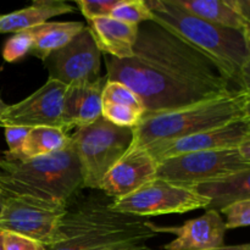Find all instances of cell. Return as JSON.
<instances>
[{
    "mask_svg": "<svg viewBox=\"0 0 250 250\" xmlns=\"http://www.w3.org/2000/svg\"><path fill=\"white\" fill-rule=\"evenodd\" d=\"M105 65L107 80L138 95L144 115L180 109L237 89L204 53L154 21L138 26L133 58L117 60L105 55Z\"/></svg>",
    "mask_w": 250,
    "mask_h": 250,
    "instance_id": "6da1fadb",
    "label": "cell"
},
{
    "mask_svg": "<svg viewBox=\"0 0 250 250\" xmlns=\"http://www.w3.org/2000/svg\"><path fill=\"white\" fill-rule=\"evenodd\" d=\"M80 163L72 143L63 150L22 160L0 158V189L67 205L83 189Z\"/></svg>",
    "mask_w": 250,
    "mask_h": 250,
    "instance_id": "7a4b0ae2",
    "label": "cell"
},
{
    "mask_svg": "<svg viewBox=\"0 0 250 250\" xmlns=\"http://www.w3.org/2000/svg\"><path fill=\"white\" fill-rule=\"evenodd\" d=\"M146 4L154 22L167 27L204 53L231 84H238L242 68L250 59L243 32L193 16L171 0H150Z\"/></svg>",
    "mask_w": 250,
    "mask_h": 250,
    "instance_id": "3957f363",
    "label": "cell"
},
{
    "mask_svg": "<svg viewBox=\"0 0 250 250\" xmlns=\"http://www.w3.org/2000/svg\"><path fill=\"white\" fill-rule=\"evenodd\" d=\"M248 94L233 89L227 94L159 114L144 115L133 128L131 148H146L243 119Z\"/></svg>",
    "mask_w": 250,
    "mask_h": 250,
    "instance_id": "277c9868",
    "label": "cell"
},
{
    "mask_svg": "<svg viewBox=\"0 0 250 250\" xmlns=\"http://www.w3.org/2000/svg\"><path fill=\"white\" fill-rule=\"evenodd\" d=\"M80 163L83 187L99 190L107 171L126 154L133 141V128L120 127L100 117L71 136Z\"/></svg>",
    "mask_w": 250,
    "mask_h": 250,
    "instance_id": "5b68a950",
    "label": "cell"
},
{
    "mask_svg": "<svg viewBox=\"0 0 250 250\" xmlns=\"http://www.w3.org/2000/svg\"><path fill=\"white\" fill-rule=\"evenodd\" d=\"M112 198L104 193L80 194L67 204L60 227L61 241L48 250H84L100 238L122 214L112 211Z\"/></svg>",
    "mask_w": 250,
    "mask_h": 250,
    "instance_id": "8992f818",
    "label": "cell"
},
{
    "mask_svg": "<svg viewBox=\"0 0 250 250\" xmlns=\"http://www.w3.org/2000/svg\"><path fill=\"white\" fill-rule=\"evenodd\" d=\"M67 205L26 195H7L0 211V229L22 234L51 247L61 241Z\"/></svg>",
    "mask_w": 250,
    "mask_h": 250,
    "instance_id": "52a82bcc",
    "label": "cell"
},
{
    "mask_svg": "<svg viewBox=\"0 0 250 250\" xmlns=\"http://www.w3.org/2000/svg\"><path fill=\"white\" fill-rule=\"evenodd\" d=\"M249 167L238 148L199 151L160 161L155 178L181 187L194 188Z\"/></svg>",
    "mask_w": 250,
    "mask_h": 250,
    "instance_id": "ba28073f",
    "label": "cell"
},
{
    "mask_svg": "<svg viewBox=\"0 0 250 250\" xmlns=\"http://www.w3.org/2000/svg\"><path fill=\"white\" fill-rule=\"evenodd\" d=\"M210 200L192 188L181 187L161 180H153L125 197L112 200L110 209L136 217L183 214L209 207Z\"/></svg>",
    "mask_w": 250,
    "mask_h": 250,
    "instance_id": "9c48e42d",
    "label": "cell"
},
{
    "mask_svg": "<svg viewBox=\"0 0 250 250\" xmlns=\"http://www.w3.org/2000/svg\"><path fill=\"white\" fill-rule=\"evenodd\" d=\"M49 78L66 87L99 80L102 51L87 26L63 48L51 53L44 61Z\"/></svg>",
    "mask_w": 250,
    "mask_h": 250,
    "instance_id": "30bf717a",
    "label": "cell"
},
{
    "mask_svg": "<svg viewBox=\"0 0 250 250\" xmlns=\"http://www.w3.org/2000/svg\"><path fill=\"white\" fill-rule=\"evenodd\" d=\"M66 88L62 83L49 78L26 99L14 105H7L0 115V127H56L63 129Z\"/></svg>",
    "mask_w": 250,
    "mask_h": 250,
    "instance_id": "8fae6325",
    "label": "cell"
},
{
    "mask_svg": "<svg viewBox=\"0 0 250 250\" xmlns=\"http://www.w3.org/2000/svg\"><path fill=\"white\" fill-rule=\"evenodd\" d=\"M250 137V128L246 117L236 120L224 126L210 128L199 133L190 134L172 141L159 142L146 146L148 153L158 161L185 154L209 150L236 149Z\"/></svg>",
    "mask_w": 250,
    "mask_h": 250,
    "instance_id": "7c38bea8",
    "label": "cell"
},
{
    "mask_svg": "<svg viewBox=\"0 0 250 250\" xmlns=\"http://www.w3.org/2000/svg\"><path fill=\"white\" fill-rule=\"evenodd\" d=\"M158 165L146 149L129 148L103 177L99 190L112 199L131 194L155 180Z\"/></svg>",
    "mask_w": 250,
    "mask_h": 250,
    "instance_id": "4fadbf2b",
    "label": "cell"
},
{
    "mask_svg": "<svg viewBox=\"0 0 250 250\" xmlns=\"http://www.w3.org/2000/svg\"><path fill=\"white\" fill-rule=\"evenodd\" d=\"M156 233L176 234V239L164 247L165 250H210L225 246L226 222L221 212L207 210L197 219L188 220L181 226H158L153 224Z\"/></svg>",
    "mask_w": 250,
    "mask_h": 250,
    "instance_id": "5bb4252c",
    "label": "cell"
},
{
    "mask_svg": "<svg viewBox=\"0 0 250 250\" xmlns=\"http://www.w3.org/2000/svg\"><path fill=\"white\" fill-rule=\"evenodd\" d=\"M106 77L66 88L63 99V129L88 126L102 117L103 89Z\"/></svg>",
    "mask_w": 250,
    "mask_h": 250,
    "instance_id": "9a60e30c",
    "label": "cell"
},
{
    "mask_svg": "<svg viewBox=\"0 0 250 250\" xmlns=\"http://www.w3.org/2000/svg\"><path fill=\"white\" fill-rule=\"evenodd\" d=\"M87 27L102 54L104 53L117 60L133 58L138 26L109 16L90 20Z\"/></svg>",
    "mask_w": 250,
    "mask_h": 250,
    "instance_id": "2e32d148",
    "label": "cell"
},
{
    "mask_svg": "<svg viewBox=\"0 0 250 250\" xmlns=\"http://www.w3.org/2000/svg\"><path fill=\"white\" fill-rule=\"evenodd\" d=\"M75 7L63 1L39 0L29 6L0 16V34L17 33L48 22L53 17L71 14Z\"/></svg>",
    "mask_w": 250,
    "mask_h": 250,
    "instance_id": "e0dca14e",
    "label": "cell"
},
{
    "mask_svg": "<svg viewBox=\"0 0 250 250\" xmlns=\"http://www.w3.org/2000/svg\"><path fill=\"white\" fill-rule=\"evenodd\" d=\"M210 200L207 210L221 211L229 205L250 199V167L221 180L192 188Z\"/></svg>",
    "mask_w": 250,
    "mask_h": 250,
    "instance_id": "ac0fdd59",
    "label": "cell"
},
{
    "mask_svg": "<svg viewBox=\"0 0 250 250\" xmlns=\"http://www.w3.org/2000/svg\"><path fill=\"white\" fill-rule=\"evenodd\" d=\"M188 14L214 24L243 32L247 21L233 0H171Z\"/></svg>",
    "mask_w": 250,
    "mask_h": 250,
    "instance_id": "d6986e66",
    "label": "cell"
},
{
    "mask_svg": "<svg viewBox=\"0 0 250 250\" xmlns=\"http://www.w3.org/2000/svg\"><path fill=\"white\" fill-rule=\"evenodd\" d=\"M85 27L83 22H45L36 27V39L31 53L42 61L70 43Z\"/></svg>",
    "mask_w": 250,
    "mask_h": 250,
    "instance_id": "ffe728a7",
    "label": "cell"
},
{
    "mask_svg": "<svg viewBox=\"0 0 250 250\" xmlns=\"http://www.w3.org/2000/svg\"><path fill=\"white\" fill-rule=\"evenodd\" d=\"M71 136L56 127H34L29 129L22 148V159L58 153L71 146Z\"/></svg>",
    "mask_w": 250,
    "mask_h": 250,
    "instance_id": "44dd1931",
    "label": "cell"
},
{
    "mask_svg": "<svg viewBox=\"0 0 250 250\" xmlns=\"http://www.w3.org/2000/svg\"><path fill=\"white\" fill-rule=\"evenodd\" d=\"M110 17L136 26L153 21V14L146 0H120Z\"/></svg>",
    "mask_w": 250,
    "mask_h": 250,
    "instance_id": "7402d4cb",
    "label": "cell"
},
{
    "mask_svg": "<svg viewBox=\"0 0 250 250\" xmlns=\"http://www.w3.org/2000/svg\"><path fill=\"white\" fill-rule=\"evenodd\" d=\"M36 39V27L12 34L2 46V59L6 62H17L31 53Z\"/></svg>",
    "mask_w": 250,
    "mask_h": 250,
    "instance_id": "603a6c76",
    "label": "cell"
},
{
    "mask_svg": "<svg viewBox=\"0 0 250 250\" xmlns=\"http://www.w3.org/2000/svg\"><path fill=\"white\" fill-rule=\"evenodd\" d=\"M103 103L125 105V106L133 107V109L143 111L146 114L144 105L138 95L133 90L129 89L127 85L116 82V81H106L104 89H103Z\"/></svg>",
    "mask_w": 250,
    "mask_h": 250,
    "instance_id": "cb8c5ba5",
    "label": "cell"
},
{
    "mask_svg": "<svg viewBox=\"0 0 250 250\" xmlns=\"http://www.w3.org/2000/svg\"><path fill=\"white\" fill-rule=\"evenodd\" d=\"M102 116L116 126L134 128L142 121L144 112L125 105L103 103Z\"/></svg>",
    "mask_w": 250,
    "mask_h": 250,
    "instance_id": "d4e9b609",
    "label": "cell"
},
{
    "mask_svg": "<svg viewBox=\"0 0 250 250\" xmlns=\"http://www.w3.org/2000/svg\"><path fill=\"white\" fill-rule=\"evenodd\" d=\"M28 127L7 126L4 128L5 141L7 144V151L4 158L7 160H22V148L29 132Z\"/></svg>",
    "mask_w": 250,
    "mask_h": 250,
    "instance_id": "484cf974",
    "label": "cell"
},
{
    "mask_svg": "<svg viewBox=\"0 0 250 250\" xmlns=\"http://www.w3.org/2000/svg\"><path fill=\"white\" fill-rule=\"evenodd\" d=\"M220 212L226 217L227 229L250 226V199L233 203Z\"/></svg>",
    "mask_w": 250,
    "mask_h": 250,
    "instance_id": "4316f807",
    "label": "cell"
},
{
    "mask_svg": "<svg viewBox=\"0 0 250 250\" xmlns=\"http://www.w3.org/2000/svg\"><path fill=\"white\" fill-rule=\"evenodd\" d=\"M119 1L120 0H77L76 5L83 16L90 21L94 19L111 16L112 10Z\"/></svg>",
    "mask_w": 250,
    "mask_h": 250,
    "instance_id": "83f0119b",
    "label": "cell"
},
{
    "mask_svg": "<svg viewBox=\"0 0 250 250\" xmlns=\"http://www.w3.org/2000/svg\"><path fill=\"white\" fill-rule=\"evenodd\" d=\"M4 250H48L41 242L14 232L2 231Z\"/></svg>",
    "mask_w": 250,
    "mask_h": 250,
    "instance_id": "f1b7e54d",
    "label": "cell"
},
{
    "mask_svg": "<svg viewBox=\"0 0 250 250\" xmlns=\"http://www.w3.org/2000/svg\"><path fill=\"white\" fill-rule=\"evenodd\" d=\"M237 89L243 90L244 93L250 95V59L246 62L241 71V76H239L238 84H237Z\"/></svg>",
    "mask_w": 250,
    "mask_h": 250,
    "instance_id": "f546056e",
    "label": "cell"
},
{
    "mask_svg": "<svg viewBox=\"0 0 250 250\" xmlns=\"http://www.w3.org/2000/svg\"><path fill=\"white\" fill-rule=\"evenodd\" d=\"M238 150L243 160L250 165V137L238 146Z\"/></svg>",
    "mask_w": 250,
    "mask_h": 250,
    "instance_id": "4dcf8cb0",
    "label": "cell"
},
{
    "mask_svg": "<svg viewBox=\"0 0 250 250\" xmlns=\"http://www.w3.org/2000/svg\"><path fill=\"white\" fill-rule=\"evenodd\" d=\"M210 250H250V243L238 244V246H224L221 248L210 249Z\"/></svg>",
    "mask_w": 250,
    "mask_h": 250,
    "instance_id": "1f68e13d",
    "label": "cell"
},
{
    "mask_svg": "<svg viewBox=\"0 0 250 250\" xmlns=\"http://www.w3.org/2000/svg\"><path fill=\"white\" fill-rule=\"evenodd\" d=\"M244 117L248 121L249 128H250V95H248V99H247L246 103V110H244Z\"/></svg>",
    "mask_w": 250,
    "mask_h": 250,
    "instance_id": "d6a6232c",
    "label": "cell"
},
{
    "mask_svg": "<svg viewBox=\"0 0 250 250\" xmlns=\"http://www.w3.org/2000/svg\"><path fill=\"white\" fill-rule=\"evenodd\" d=\"M243 33H244V37H246L247 46H248V51H249V55H250V23H247Z\"/></svg>",
    "mask_w": 250,
    "mask_h": 250,
    "instance_id": "836d02e7",
    "label": "cell"
},
{
    "mask_svg": "<svg viewBox=\"0 0 250 250\" xmlns=\"http://www.w3.org/2000/svg\"><path fill=\"white\" fill-rule=\"evenodd\" d=\"M5 200H6V195H5L4 193H2V190L0 189V211H1L2 207H4Z\"/></svg>",
    "mask_w": 250,
    "mask_h": 250,
    "instance_id": "e575fe53",
    "label": "cell"
},
{
    "mask_svg": "<svg viewBox=\"0 0 250 250\" xmlns=\"http://www.w3.org/2000/svg\"><path fill=\"white\" fill-rule=\"evenodd\" d=\"M6 107H7V104L1 99V97H0V115L5 111V109H6Z\"/></svg>",
    "mask_w": 250,
    "mask_h": 250,
    "instance_id": "d590c367",
    "label": "cell"
},
{
    "mask_svg": "<svg viewBox=\"0 0 250 250\" xmlns=\"http://www.w3.org/2000/svg\"><path fill=\"white\" fill-rule=\"evenodd\" d=\"M0 250H4V246H2V231L0 229Z\"/></svg>",
    "mask_w": 250,
    "mask_h": 250,
    "instance_id": "8d00e7d4",
    "label": "cell"
}]
</instances>
